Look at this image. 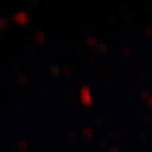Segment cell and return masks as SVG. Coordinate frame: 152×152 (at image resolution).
<instances>
[{
  "label": "cell",
  "instance_id": "5",
  "mask_svg": "<svg viewBox=\"0 0 152 152\" xmlns=\"http://www.w3.org/2000/svg\"><path fill=\"white\" fill-rule=\"evenodd\" d=\"M44 39V35L42 32H37L36 33V35H35V41L38 42V43H42Z\"/></svg>",
  "mask_w": 152,
  "mask_h": 152
},
{
  "label": "cell",
  "instance_id": "8",
  "mask_svg": "<svg viewBox=\"0 0 152 152\" xmlns=\"http://www.w3.org/2000/svg\"><path fill=\"white\" fill-rule=\"evenodd\" d=\"M28 4H29V6H31V7H33V6L36 5V1H29Z\"/></svg>",
  "mask_w": 152,
  "mask_h": 152
},
{
  "label": "cell",
  "instance_id": "4",
  "mask_svg": "<svg viewBox=\"0 0 152 152\" xmlns=\"http://www.w3.org/2000/svg\"><path fill=\"white\" fill-rule=\"evenodd\" d=\"M16 148L19 150V151L24 152L25 150H26V148H27V143H26V141H25V140H20V141L16 144Z\"/></svg>",
  "mask_w": 152,
  "mask_h": 152
},
{
  "label": "cell",
  "instance_id": "3",
  "mask_svg": "<svg viewBox=\"0 0 152 152\" xmlns=\"http://www.w3.org/2000/svg\"><path fill=\"white\" fill-rule=\"evenodd\" d=\"M10 26V23L8 19H6V18H2V17H0V31L1 29H8Z\"/></svg>",
  "mask_w": 152,
  "mask_h": 152
},
{
  "label": "cell",
  "instance_id": "2",
  "mask_svg": "<svg viewBox=\"0 0 152 152\" xmlns=\"http://www.w3.org/2000/svg\"><path fill=\"white\" fill-rule=\"evenodd\" d=\"M17 85L18 86H20V87H24V86H26V83H27V76L25 75V73H22V75H19V76L17 77Z\"/></svg>",
  "mask_w": 152,
  "mask_h": 152
},
{
  "label": "cell",
  "instance_id": "7",
  "mask_svg": "<svg viewBox=\"0 0 152 152\" xmlns=\"http://www.w3.org/2000/svg\"><path fill=\"white\" fill-rule=\"evenodd\" d=\"M26 50L29 51V52H32V51H34V48H32V45L28 44V45H26Z\"/></svg>",
  "mask_w": 152,
  "mask_h": 152
},
{
  "label": "cell",
  "instance_id": "6",
  "mask_svg": "<svg viewBox=\"0 0 152 152\" xmlns=\"http://www.w3.org/2000/svg\"><path fill=\"white\" fill-rule=\"evenodd\" d=\"M20 109H22L23 113H26V114L31 112V107H29V105H28V104H26V103L22 104V106H20Z\"/></svg>",
  "mask_w": 152,
  "mask_h": 152
},
{
  "label": "cell",
  "instance_id": "1",
  "mask_svg": "<svg viewBox=\"0 0 152 152\" xmlns=\"http://www.w3.org/2000/svg\"><path fill=\"white\" fill-rule=\"evenodd\" d=\"M11 19L16 23V24L20 25V26L27 25L28 23H29V16H28L27 12H25V11H19V12L15 14Z\"/></svg>",
  "mask_w": 152,
  "mask_h": 152
}]
</instances>
